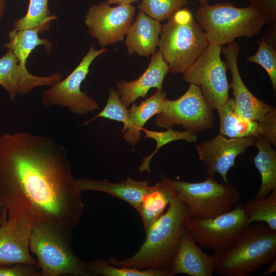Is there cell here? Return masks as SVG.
<instances>
[{"instance_id":"cell-16","label":"cell","mask_w":276,"mask_h":276,"mask_svg":"<svg viewBox=\"0 0 276 276\" xmlns=\"http://www.w3.org/2000/svg\"><path fill=\"white\" fill-rule=\"evenodd\" d=\"M220 119V134L229 138H244L261 136L270 143L276 139V118L269 113L260 122L250 121L235 112L234 98H229L217 109Z\"/></svg>"},{"instance_id":"cell-21","label":"cell","mask_w":276,"mask_h":276,"mask_svg":"<svg viewBox=\"0 0 276 276\" xmlns=\"http://www.w3.org/2000/svg\"><path fill=\"white\" fill-rule=\"evenodd\" d=\"M161 30L159 21L139 10L126 35L125 43L128 53L146 57L153 54L158 46Z\"/></svg>"},{"instance_id":"cell-37","label":"cell","mask_w":276,"mask_h":276,"mask_svg":"<svg viewBox=\"0 0 276 276\" xmlns=\"http://www.w3.org/2000/svg\"><path fill=\"white\" fill-rule=\"evenodd\" d=\"M7 215L4 213L3 208L0 201V227L7 220Z\"/></svg>"},{"instance_id":"cell-31","label":"cell","mask_w":276,"mask_h":276,"mask_svg":"<svg viewBox=\"0 0 276 276\" xmlns=\"http://www.w3.org/2000/svg\"><path fill=\"white\" fill-rule=\"evenodd\" d=\"M187 3L188 0H142L137 8L160 22L168 19Z\"/></svg>"},{"instance_id":"cell-15","label":"cell","mask_w":276,"mask_h":276,"mask_svg":"<svg viewBox=\"0 0 276 276\" xmlns=\"http://www.w3.org/2000/svg\"><path fill=\"white\" fill-rule=\"evenodd\" d=\"M33 225L30 220L22 217L8 218L0 227V265H36L29 247Z\"/></svg>"},{"instance_id":"cell-22","label":"cell","mask_w":276,"mask_h":276,"mask_svg":"<svg viewBox=\"0 0 276 276\" xmlns=\"http://www.w3.org/2000/svg\"><path fill=\"white\" fill-rule=\"evenodd\" d=\"M166 95L163 89H157L153 95L139 105L132 103L129 110L130 126L123 136L127 143L133 146L139 142L144 126L151 118L161 111Z\"/></svg>"},{"instance_id":"cell-13","label":"cell","mask_w":276,"mask_h":276,"mask_svg":"<svg viewBox=\"0 0 276 276\" xmlns=\"http://www.w3.org/2000/svg\"><path fill=\"white\" fill-rule=\"evenodd\" d=\"M256 137L228 138L219 133L215 138L203 141L196 146L199 159L207 167L206 177L219 173L228 182L227 174L235 166V159L249 146H254Z\"/></svg>"},{"instance_id":"cell-14","label":"cell","mask_w":276,"mask_h":276,"mask_svg":"<svg viewBox=\"0 0 276 276\" xmlns=\"http://www.w3.org/2000/svg\"><path fill=\"white\" fill-rule=\"evenodd\" d=\"M240 51V47L236 42L221 48V50L232 76L229 87L233 90L235 112L244 119L260 122L275 108L257 98L244 83L238 68Z\"/></svg>"},{"instance_id":"cell-2","label":"cell","mask_w":276,"mask_h":276,"mask_svg":"<svg viewBox=\"0 0 276 276\" xmlns=\"http://www.w3.org/2000/svg\"><path fill=\"white\" fill-rule=\"evenodd\" d=\"M192 217L189 205L177 197L173 198L167 212L145 232V240L138 251L125 260L109 257L107 259L108 263L119 267L154 269L171 273L180 239L188 229Z\"/></svg>"},{"instance_id":"cell-39","label":"cell","mask_w":276,"mask_h":276,"mask_svg":"<svg viewBox=\"0 0 276 276\" xmlns=\"http://www.w3.org/2000/svg\"><path fill=\"white\" fill-rule=\"evenodd\" d=\"M200 4V6H205L209 4L208 0H196Z\"/></svg>"},{"instance_id":"cell-27","label":"cell","mask_w":276,"mask_h":276,"mask_svg":"<svg viewBox=\"0 0 276 276\" xmlns=\"http://www.w3.org/2000/svg\"><path fill=\"white\" fill-rule=\"evenodd\" d=\"M57 19L55 15L51 14L48 0H30L26 14L16 19L13 26L18 30L39 28L42 33L50 28L52 20Z\"/></svg>"},{"instance_id":"cell-23","label":"cell","mask_w":276,"mask_h":276,"mask_svg":"<svg viewBox=\"0 0 276 276\" xmlns=\"http://www.w3.org/2000/svg\"><path fill=\"white\" fill-rule=\"evenodd\" d=\"M161 180L152 186L144 197L137 211L142 218L145 232L162 214L170 200L176 197L171 179L161 175Z\"/></svg>"},{"instance_id":"cell-34","label":"cell","mask_w":276,"mask_h":276,"mask_svg":"<svg viewBox=\"0 0 276 276\" xmlns=\"http://www.w3.org/2000/svg\"><path fill=\"white\" fill-rule=\"evenodd\" d=\"M250 5L258 9L267 23L276 22V0H248Z\"/></svg>"},{"instance_id":"cell-25","label":"cell","mask_w":276,"mask_h":276,"mask_svg":"<svg viewBox=\"0 0 276 276\" xmlns=\"http://www.w3.org/2000/svg\"><path fill=\"white\" fill-rule=\"evenodd\" d=\"M40 33L39 28H33L22 30L14 29L9 32V41L4 44L7 49L12 51L19 63L26 66L27 58L36 47L43 45L45 51L50 53L52 51V44L46 38H40L38 36Z\"/></svg>"},{"instance_id":"cell-8","label":"cell","mask_w":276,"mask_h":276,"mask_svg":"<svg viewBox=\"0 0 276 276\" xmlns=\"http://www.w3.org/2000/svg\"><path fill=\"white\" fill-rule=\"evenodd\" d=\"M247 226L244 205L237 203L231 211L214 218L192 217L188 230L201 247L222 252L237 243Z\"/></svg>"},{"instance_id":"cell-38","label":"cell","mask_w":276,"mask_h":276,"mask_svg":"<svg viewBox=\"0 0 276 276\" xmlns=\"http://www.w3.org/2000/svg\"><path fill=\"white\" fill-rule=\"evenodd\" d=\"M6 7V0H0V24L4 14Z\"/></svg>"},{"instance_id":"cell-17","label":"cell","mask_w":276,"mask_h":276,"mask_svg":"<svg viewBox=\"0 0 276 276\" xmlns=\"http://www.w3.org/2000/svg\"><path fill=\"white\" fill-rule=\"evenodd\" d=\"M215 263L214 256L203 252L187 229L181 236L170 271L172 275L212 276Z\"/></svg>"},{"instance_id":"cell-10","label":"cell","mask_w":276,"mask_h":276,"mask_svg":"<svg viewBox=\"0 0 276 276\" xmlns=\"http://www.w3.org/2000/svg\"><path fill=\"white\" fill-rule=\"evenodd\" d=\"M106 52V48L96 50L92 44L78 65L66 78L43 92L42 105L45 107L54 105L68 107L72 113L78 115L87 114L98 110V102L86 93L82 92L80 86L89 73L92 62Z\"/></svg>"},{"instance_id":"cell-11","label":"cell","mask_w":276,"mask_h":276,"mask_svg":"<svg viewBox=\"0 0 276 276\" xmlns=\"http://www.w3.org/2000/svg\"><path fill=\"white\" fill-rule=\"evenodd\" d=\"M214 121L213 109L204 100L199 87L193 84H190L187 91L179 98L165 99L155 119L159 127L169 129L174 125H181L195 134L211 128Z\"/></svg>"},{"instance_id":"cell-5","label":"cell","mask_w":276,"mask_h":276,"mask_svg":"<svg viewBox=\"0 0 276 276\" xmlns=\"http://www.w3.org/2000/svg\"><path fill=\"white\" fill-rule=\"evenodd\" d=\"M209 44L204 32L188 8L178 9L162 25L159 51L173 74L183 73Z\"/></svg>"},{"instance_id":"cell-7","label":"cell","mask_w":276,"mask_h":276,"mask_svg":"<svg viewBox=\"0 0 276 276\" xmlns=\"http://www.w3.org/2000/svg\"><path fill=\"white\" fill-rule=\"evenodd\" d=\"M176 197L190 206L192 217L212 218L232 210L240 199L238 188L228 182L219 183L214 177L200 182L171 179Z\"/></svg>"},{"instance_id":"cell-1","label":"cell","mask_w":276,"mask_h":276,"mask_svg":"<svg viewBox=\"0 0 276 276\" xmlns=\"http://www.w3.org/2000/svg\"><path fill=\"white\" fill-rule=\"evenodd\" d=\"M66 149L48 136L0 135V201L8 218L72 229L84 208Z\"/></svg>"},{"instance_id":"cell-6","label":"cell","mask_w":276,"mask_h":276,"mask_svg":"<svg viewBox=\"0 0 276 276\" xmlns=\"http://www.w3.org/2000/svg\"><path fill=\"white\" fill-rule=\"evenodd\" d=\"M195 17L209 43L220 46L229 44L238 37L254 36L267 23L256 7L238 8L226 2L200 6Z\"/></svg>"},{"instance_id":"cell-20","label":"cell","mask_w":276,"mask_h":276,"mask_svg":"<svg viewBox=\"0 0 276 276\" xmlns=\"http://www.w3.org/2000/svg\"><path fill=\"white\" fill-rule=\"evenodd\" d=\"M76 186L80 192L91 190L107 193L127 202L136 211L144 196L152 189L147 181H136L129 176L118 182L83 177L76 179Z\"/></svg>"},{"instance_id":"cell-24","label":"cell","mask_w":276,"mask_h":276,"mask_svg":"<svg viewBox=\"0 0 276 276\" xmlns=\"http://www.w3.org/2000/svg\"><path fill=\"white\" fill-rule=\"evenodd\" d=\"M254 146L258 152L254 162L261 177V186L254 198L259 199L266 197L276 189V151L271 144L261 136L256 137Z\"/></svg>"},{"instance_id":"cell-9","label":"cell","mask_w":276,"mask_h":276,"mask_svg":"<svg viewBox=\"0 0 276 276\" xmlns=\"http://www.w3.org/2000/svg\"><path fill=\"white\" fill-rule=\"evenodd\" d=\"M222 46L210 43L197 60L183 74L186 82L197 85L208 105L213 110L229 98L226 62L220 57Z\"/></svg>"},{"instance_id":"cell-33","label":"cell","mask_w":276,"mask_h":276,"mask_svg":"<svg viewBox=\"0 0 276 276\" xmlns=\"http://www.w3.org/2000/svg\"><path fill=\"white\" fill-rule=\"evenodd\" d=\"M35 266L24 263L0 265V276H41Z\"/></svg>"},{"instance_id":"cell-18","label":"cell","mask_w":276,"mask_h":276,"mask_svg":"<svg viewBox=\"0 0 276 276\" xmlns=\"http://www.w3.org/2000/svg\"><path fill=\"white\" fill-rule=\"evenodd\" d=\"M169 72V66L160 52H155L147 69L138 79L128 82H117V91L121 101L128 107L137 98H144L151 88L162 89L164 78Z\"/></svg>"},{"instance_id":"cell-26","label":"cell","mask_w":276,"mask_h":276,"mask_svg":"<svg viewBox=\"0 0 276 276\" xmlns=\"http://www.w3.org/2000/svg\"><path fill=\"white\" fill-rule=\"evenodd\" d=\"M244 210L248 225L255 222H265L276 231V189L266 197L248 200Z\"/></svg>"},{"instance_id":"cell-36","label":"cell","mask_w":276,"mask_h":276,"mask_svg":"<svg viewBox=\"0 0 276 276\" xmlns=\"http://www.w3.org/2000/svg\"><path fill=\"white\" fill-rule=\"evenodd\" d=\"M276 271V259L269 264L268 268L262 272L260 275L265 276L268 274L274 273Z\"/></svg>"},{"instance_id":"cell-29","label":"cell","mask_w":276,"mask_h":276,"mask_svg":"<svg viewBox=\"0 0 276 276\" xmlns=\"http://www.w3.org/2000/svg\"><path fill=\"white\" fill-rule=\"evenodd\" d=\"M145 133L144 138L151 139L155 140L156 143V149L149 155L143 158V162L138 168L140 172L143 173L147 171L150 173V163L153 156L163 146L170 142L177 140H185L190 143L196 142L197 137L195 133L188 130L184 131H174L172 128L168 129L165 131H156L143 128Z\"/></svg>"},{"instance_id":"cell-19","label":"cell","mask_w":276,"mask_h":276,"mask_svg":"<svg viewBox=\"0 0 276 276\" xmlns=\"http://www.w3.org/2000/svg\"><path fill=\"white\" fill-rule=\"evenodd\" d=\"M45 77L31 74L26 66L21 65L12 50L0 58V85L8 93L11 101L16 95H25L33 88L47 84Z\"/></svg>"},{"instance_id":"cell-12","label":"cell","mask_w":276,"mask_h":276,"mask_svg":"<svg viewBox=\"0 0 276 276\" xmlns=\"http://www.w3.org/2000/svg\"><path fill=\"white\" fill-rule=\"evenodd\" d=\"M110 5L106 1L93 5L85 16L88 33L103 48L124 38L135 13V8L131 5Z\"/></svg>"},{"instance_id":"cell-28","label":"cell","mask_w":276,"mask_h":276,"mask_svg":"<svg viewBox=\"0 0 276 276\" xmlns=\"http://www.w3.org/2000/svg\"><path fill=\"white\" fill-rule=\"evenodd\" d=\"M88 269L95 275L104 276H171L170 272L154 269L119 267L110 264L107 259H96L87 262Z\"/></svg>"},{"instance_id":"cell-4","label":"cell","mask_w":276,"mask_h":276,"mask_svg":"<svg viewBox=\"0 0 276 276\" xmlns=\"http://www.w3.org/2000/svg\"><path fill=\"white\" fill-rule=\"evenodd\" d=\"M214 256L218 274L248 276L276 259V231L266 223L249 224L232 248Z\"/></svg>"},{"instance_id":"cell-32","label":"cell","mask_w":276,"mask_h":276,"mask_svg":"<svg viewBox=\"0 0 276 276\" xmlns=\"http://www.w3.org/2000/svg\"><path fill=\"white\" fill-rule=\"evenodd\" d=\"M256 53L247 58L248 62L256 63L262 66L267 73L272 84L273 92L276 89V50L269 45L263 37L258 42Z\"/></svg>"},{"instance_id":"cell-35","label":"cell","mask_w":276,"mask_h":276,"mask_svg":"<svg viewBox=\"0 0 276 276\" xmlns=\"http://www.w3.org/2000/svg\"><path fill=\"white\" fill-rule=\"evenodd\" d=\"M140 0H107L109 5H131L132 3Z\"/></svg>"},{"instance_id":"cell-30","label":"cell","mask_w":276,"mask_h":276,"mask_svg":"<svg viewBox=\"0 0 276 276\" xmlns=\"http://www.w3.org/2000/svg\"><path fill=\"white\" fill-rule=\"evenodd\" d=\"M98 118L108 119L123 123L122 133H124L129 128V110L121 101L118 91L114 88H111L109 89L107 103L103 110L94 118L83 124H87Z\"/></svg>"},{"instance_id":"cell-3","label":"cell","mask_w":276,"mask_h":276,"mask_svg":"<svg viewBox=\"0 0 276 276\" xmlns=\"http://www.w3.org/2000/svg\"><path fill=\"white\" fill-rule=\"evenodd\" d=\"M71 231L46 222L33 225L29 247L37 257L41 276H95L88 269L87 262L73 251Z\"/></svg>"}]
</instances>
